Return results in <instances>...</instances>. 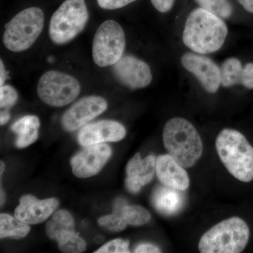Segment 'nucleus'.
Returning a JSON list of instances; mask_svg holds the SVG:
<instances>
[{
	"label": "nucleus",
	"mask_w": 253,
	"mask_h": 253,
	"mask_svg": "<svg viewBox=\"0 0 253 253\" xmlns=\"http://www.w3.org/2000/svg\"><path fill=\"white\" fill-rule=\"evenodd\" d=\"M227 35V26L222 18L200 7L188 16L182 39L194 52L207 54L221 49Z\"/></svg>",
	"instance_id": "f257e3e1"
},
{
	"label": "nucleus",
	"mask_w": 253,
	"mask_h": 253,
	"mask_svg": "<svg viewBox=\"0 0 253 253\" xmlns=\"http://www.w3.org/2000/svg\"><path fill=\"white\" fill-rule=\"evenodd\" d=\"M163 143L168 154L184 168H192L201 159L204 145L199 131L187 120L174 118L165 125Z\"/></svg>",
	"instance_id": "f03ea898"
},
{
	"label": "nucleus",
	"mask_w": 253,
	"mask_h": 253,
	"mask_svg": "<svg viewBox=\"0 0 253 253\" xmlns=\"http://www.w3.org/2000/svg\"><path fill=\"white\" fill-rule=\"evenodd\" d=\"M215 146L221 163L231 175L243 182L253 180V147L242 133L223 129Z\"/></svg>",
	"instance_id": "7ed1b4c3"
},
{
	"label": "nucleus",
	"mask_w": 253,
	"mask_h": 253,
	"mask_svg": "<svg viewBox=\"0 0 253 253\" xmlns=\"http://www.w3.org/2000/svg\"><path fill=\"white\" fill-rule=\"evenodd\" d=\"M247 223L233 217L218 223L201 236L199 249L202 253H239L249 244Z\"/></svg>",
	"instance_id": "20e7f679"
},
{
	"label": "nucleus",
	"mask_w": 253,
	"mask_h": 253,
	"mask_svg": "<svg viewBox=\"0 0 253 253\" xmlns=\"http://www.w3.org/2000/svg\"><path fill=\"white\" fill-rule=\"evenodd\" d=\"M44 23V13L40 8L23 10L5 25L4 46L13 52H21L29 49L41 36Z\"/></svg>",
	"instance_id": "39448f33"
},
{
	"label": "nucleus",
	"mask_w": 253,
	"mask_h": 253,
	"mask_svg": "<svg viewBox=\"0 0 253 253\" xmlns=\"http://www.w3.org/2000/svg\"><path fill=\"white\" fill-rule=\"evenodd\" d=\"M89 13L84 0H66L51 16L49 33L56 44L72 41L85 28Z\"/></svg>",
	"instance_id": "423d86ee"
},
{
	"label": "nucleus",
	"mask_w": 253,
	"mask_h": 253,
	"mask_svg": "<svg viewBox=\"0 0 253 253\" xmlns=\"http://www.w3.org/2000/svg\"><path fill=\"white\" fill-rule=\"evenodd\" d=\"M126 34L116 21L107 20L98 28L92 42V57L101 68L113 66L124 54Z\"/></svg>",
	"instance_id": "0eeeda50"
},
{
	"label": "nucleus",
	"mask_w": 253,
	"mask_h": 253,
	"mask_svg": "<svg viewBox=\"0 0 253 253\" xmlns=\"http://www.w3.org/2000/svg\"><path fill=\"white\" fill-rule=\"evenodd\" d=\"M81 84L70 75L50 71L40 78L38 94L40 99L50 106L61 107L72 103L81 92Z\"/></svg>",
	"instance_id": "6e6552de"
},
{
	"label": "nucleus",
	"mask_w": 253,
	"mask_h": 253,
	"mask_svg": "<svg viewBox=\"0 0 253 253\" xmlns=\"http://www.w3.org/2000/svg\"><path fill=\"white\" fill-rule=\"evenodd\" d=\"M46 235L57 241L63 253H81L86 249V244L75 232L74 219L68 211L54 212L46 225Z\"/></svg>",
	"instance_id": "1a4fd4ad"
},
{
	"label": "nucleus",
	"mask_w": 253,
	"mask_h": 253,
	"mask_svg": "<svg viewBox=\"0 0 253 253\" xmlns=\"http://www.w3.org/2000/svg\"><path fill=\"white\" fill-rule=\"evenodd\" d=\"M115 77L131 89H143L151 84L152 73L147 63L131 55H123L113 66Z\"/></svg>",
	"instance_id": "9d476101"
},
{
	"label": "nucleus",
	"mask_w": 253,
	"mask_h": 253,
	"mask_svg": "<svg viewBox=\"0 0 253 253\" xmlns=\"http://www.w3.org/2000/svg\"><path fill=\"white\" fill-rule=\"evenodd\" d=\"M101 96H89L80 99L63 114L61 123L66 131H73L84 126L107 109Z\"/></svg>",
	"instance_id": "9b49d317"
},
{
	"label": "nucleus",
	"mask_w": 253,
	"mask_h": 253,
	"mask_svg": "<svg viewBox=\"0 0 253 253\" xmlns=\"http://www.w3.org/2000/svg\"><path fill=\"white\" fill-rule=\"evenodd\" d=\"M181 62L186 71L197 78L205 90L211 94L217 92L221 85L220 68L212 59L201 54L186 53Z\"/></svg>",
	"instance_id": "f8f14e48"
},
{
	"label": "nucleus",
	"mask_w": 253,
	"mask_h": 253,
	"mask_svg": "<svg viewBox=\"0 0 253 253\" xmlns=\"http://www.w3.org/2000/svg\"><path fill=\"white\" fill-rule=\"evenodd\" d=\"M111 147L105 144L84 146L71 161L73 174L79 178L90 177L104 168L111 156Z\"/></svg>",
	"instance_id": "ddd939ff"
},
{
	"label": "nucleus",
	"mask_w": 253,
	"mask_h": 253,
	"mask_svg": "<svg viewBox=\"0 0 253 253\" xmlns=\"http://www.w3.org/2000/svg\"><path fill=\"white\" fill-rule=\"evenodd\" d=\"M126 135V129L121 123L113 121H101L86 125L78 134L81 146L116 142L122 140Z\"/></svg>",
	"instance_id": "4468645a"
},
{
	"label": "nucleus",
	"mask_w": 253,
	"mask_h": 253,
	"mask_svg": "<svg viewBox=\"0 0 253 253\" xmlns=\"http://www.w3.org/2000/svg\"><path fill=\"white\" fill-rule=\"evenodd\" d=\"M59 206L57 199L38 200L32 195H26L20 199L15 210V217L28 224L43 222L54 212Z\"/></svg>",
	"instance_id": "2eb2a0df"
},
{
	"label": "nucleus",
	"mask_w": 253,
	"mask_h": 253,
	"mask_svg": "<svg viewBox=\"0 0 253 253\" xmlns=\"http://www.w3.org/2000/svg\"><path fill=\"white\" fill-rule=\"evenodd\" d=\"M156 156L149 155L142 159L136 154L126 165V189L131 194H137L143 186L149 184L156 172Z\"/></svg>",
	"instance_id": "dca6fc26"
},
{
	"label": "nucleus",
	"mask_w": 253,
	"mask_h": 253,
	"mask_svg": "<svg viewBox=\"0 0 253 253\" xmlns=\"http://www.w3.org/2000/svg\"><path fill=\"white\" fill-rule=\"evenodd\" d=\"M156 172L164 186L179 191H186L190 179L185 169L169 154L161 155L156 159Z\"/></svg>",
	"instance_id": "f3484780"
},
{
	"label": "nucleus",
	"mask_w": 253,
	"mask_h": 253,
	"mask_svg": "<svg viewBox=\"0 0 253 253\" xmlns=\"http://www.w3.org/2000/svg\"><path fill=\"white\" fill-rule=\"evenodd\" d=\"M153 203L160 212L171 215L175 214L182 207L184 197L181 191L163 185L155 191Z\"/></svg>",
	"instance_id": "a211bd4d"
},
{
	"label": "nucleus",
	"mask_w": 253,
	"mask_h": 253,
	"mask_svg": "<svg viewBox=\"0 0 253 253\" xmlns=\"http://www.w3.org/2000/svg\"><path fill=\"white\" fill-rule=\"evenodd\" d=\"M41 126L39 118L35 116H26L18 120L11 126V130L18 134L16 147H27L38 138V129Z\"/></svg>",
	"instance_id": "6ab92c4d"
},
{
	"label": "nucleus",
	"mask_w": 253,
	"mask_h": 253,
	"mask_svg": "<svg viewBox=\"0 0 253 253\" xmlns=\"http://www.w3.org/2000/svg\"><path fill=\"white\" fill-rule=\"evenodd\" d=\"M31 228L27 223L7 214H0V237L24 238L29 234Z\"/></svg>",
	"instance_id": "aec40b11"
},
{
	"label": "nucleus",
	"mask_w": 253,
	"mask_h": 253,
	"mask_svg": "<svg viewBox=\"0 0 253 253\" xmlns=\"http://www.w3.org/2000/svg\"><path fill=\"white\" fill-rule=\"evenodd\" d=\"M221 84L224 87L241 84L244 67L236 58L226 59L220 68Z\"/></svg>",
	"instance_id": "412c9836"
},
{
	"label": "nucleus",
	"mask_w": 253,
	"mask_h": 253,
	"mask_svg": "<svg viewBox=\"0 0 253 253\" xmlns=\"http://www.w3.org/2000/svg\"><path fill=\"white\" fill-rule=\"evenodd\" d=\"M126 204V201L122 199L116 200L114 204V211L112 214L104 216L100 218L98 223L100 226L111 231H121L126 229L127 225L122 214L123 206Z\"/></svg>",
	"instance_id": "4be33fe9"
},
{
	"label": "nucleus",
	"mask_w": 253,
	"mask_h": 253,
	"mask_svg": "<svg viewBox=\"0 0 253 253\" xmlns=\"http://www.w3.org/2000/svg\"><path fill=\"white\" fill-rule=\"evenodd\" d=\"M122 214L126 224L131 226H142L149 222L151 214L147 210L139 206H128L123 207Z\"/></svg>",
	"instance_id": "5701e85b"
},
{
	"label": "nucleus",
	"mask_w": 253,
	"mask_h": 253,
	"mask_svg": "<svg viewBox=\"0 0 253 253\" xmlns=\"http://www.w3.org/2000/svg\"><path fill=\"white\" fill-rule=\"evenodd\" d=\"M200 7L223 19L231 17L232 6L228 0H194Z\"/></svg>",
	"instance_id": "b1692460"
},
{
	"label": "nucleus",
	"mask_w": 253,
	"mask_h": 253,
	"mask_svg": "<svg viewBox=\"0 0 253 253\" xmlns=\"http://www.w3.org/2000/svg\"><path fill=\"white\" fill-rule=\"evenodd\" d=\"M17 91L13 86L3 85L0 88V106L1 109L8 110L12 107L17 101Z\"/></svg>",
	"instance_id": "393cba45"
},
{
	"label": "nucleus",
	"mask_w": 253,
	"mask_h": 253,
	"mask_svg": "<svg viewBox=\"0 0 253 253\" xmlns=\"http://www.w3.org/2000/svg\"><path fill=\"white\" fill-rule=\"evenodd\" d=\"M129 241L122 239H115L100 248L95 253H128Z\"/></svg>",
	"instance_id": "a878e982"
},
{
	"label": "nucleus",
	"mask_w": 253,
	"mask_h": 253,
	"mask_svg": "<svg viewBox=\"0 0 253 253\" xmlns=\"http://www.w3.org/2000/svg\"><path fill=\"white\" fill-rule=\"evenodd\" d=\"M136 0H97L100 7L106 10L121 9Z\"/></svg>",
	"instance_id": "bb28decb"
},
{
	"label": "nucleus",
	"mask_w": 253,
	"mask_h": 253,
	"mask_svg": "<svg viewBox=\"0 0 253 253\" xmlns=\"http://www.w3.org/2000/svg\"><path fill=\"white\" fill-rule=\"evenodd\" d=\"M241 84L249 89H253V63H249L244 67Z\"/></svg>",
	"instance_id": "cd10ccee"
},
{
	"label": "nucleus",
	"mask_w": 253,
	"mask_h": 253,
	"mask_svg": "<svg viewBox=\"0 0 253 253\" xmlns=\"http://www.w3.org/2000/svg\"><path fill=\"white\" fill-rule=\"evenodd\" d=\"M153 6L159 12L167 13L172 9L174 0H151Z\"/></svg>",
	"instance_id": "c85d7f7f"
},
{
	"label": "nucleus",
	"mask_w": 253,
	"mask_h": 253,
	"mask_svg": "<svg viewBox=\"0 0 253 253\" xmlns=\"http://www.w3.org/2000/svg\"><path fill=\"white\" fill-rule=\"evenodd\" d=\"M161 251L158 246L151 244H142L136 248L134 253H158Z\"/></svg>",
	"instance_id": "c756f323"
},
{
	"label": "nucleus",
	"mask_w": 253,
	"mask_h": 253,
	"mask_svg": "<svg viewBox=\"0 0 253 253\" xmlns=\"http://www.w3.org/2000/svg\"><path fill=\"white\" fill-rule=\"evenodd\" d=\"M7 78V73H6V69H5L4 63L2 60L0 61V85H4L5 81Z\"/></svg>",
	"instance_id": "7c9ffc66"
},
{
	"label": "nucleus",
	"mask_w": 253,
	"mask_h": 253,
	"mask_svg": "<svg viewBox=\"0 0 253 253\" xmlns=\"http://www.w3.org/2000/svg\"><path fill=\"white\" fill-rule=\"evenodd\" d=\"M246 11L253 13V0H237Z\"/></svg>",
	"instance_id": "2f4dec72"
},
{
	"label": "nucleus",
	"mask_w": 253,
	"mask_h": 253,
	"mask_svg": "<svg viewBox=\"0 0 253 253\" xmlns=\"http://www.w3.org/2000/svg\"><path fill=\"white\" fill-rule=\"evenodd\" d=\"M10 119V114L8 110H4L1 111V115H0V124L1 126L6 124Z\"/></svg>",
	"instance_id": "473e14b6"
},
{
	"label": "nucleus",
	"mask_w": 253,
	"mask_h": 253,
	"mask_svg": "<svg viewBox=\"0 0 253 253\" xmlns=\"http://www.w3.org/2000/svg\"><path fill=\"white\" fill-rule=\"evenodd\" d=\"M4 164L2 162H1V171H0V172H1V174H2L3 172H4Z\"/></svg>",
	"instance_id": "72a5a7b5"
}]
</instances>
